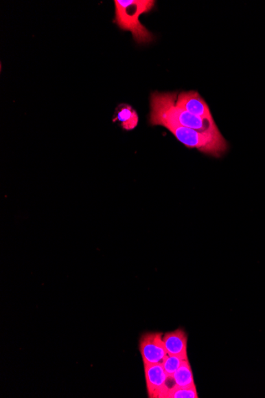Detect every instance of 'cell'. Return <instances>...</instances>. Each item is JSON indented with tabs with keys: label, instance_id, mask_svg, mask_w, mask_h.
Listing matches in <instances>:
<instances>
[{
	"label": "cell",
	"instance_id": "1",
	"mask_svg": "<svg viewBox=\"0 0 265 398\" xmlns=\"http://www.w3.org/2000/svg\"><path fill=\"white\" fill-rule=\"evenodd\" d=\"M176 93H154L151 96L150 122L156 126H179L200 132L220 135L213 118H201L176 104Z\"/></svg>",
	"mask_w": 265,
	"mask_h": 398
},
{
	"label": "cell",
	"instance_id": "2",
	"mask_svg": "<svg viewBox=\"0 0 265 398\" xmlns=\"http://www.w3.org/2000/svg\"><path fill=\"white\" fill-rule=\"evenodd\" d=\"M115 23L126 32H130L137 44L154 42V36L139 21L141 14L149 13L154 8V0H115Z\"/></svg>",
	"mask_w": 265,
	"mask_h": 398
},
{
	"label": "cell",
	"instance_id": "3",
	"mask_svg": "<svg viewBox=\"0 0 265 398\" xmlns=\"http://www.w3.org/2000/svg\"><path fill=\"white\" fill-rule=\"evenodd\" d=\"M165 127L181 144L190 149H197L216 157H221L227 150V142L222 134H211L179 126Z\"/></svg>",
	"mask_w": 265,
	"mask_h": 398
},
{
	"label": "cell",
	"instance_id": "4",
	"mask_svg": "<svg viewBox=\"0 0 265 398\" xmlns=\"http://www.w3.org/2000/svg\"><path fill=\"white\" fill-rule=\"evenodd\" d=\"M148 396L151 398H167L175 385L172 377L165 373L162 364L144 365Z\"/></svg>",
	"mask_w": 265,
	"mask_h": 398
},
{
	"label": "cell",
	"instance_id": "5",
	"mask_svg": "<svg viewBox=\"0 0 265 398\" xmlns=\"http://www.w3.org/2000/svg\"><path fill=\"white\" fill-rule=\"evenodd\" d=\"M164 334L150 333L141 336L139 341V350L142 361L146 364H162L168 353L165 348Z\"/></svg>",
	"mask_w": 265,
	"mask_h": 398
},
{
	"label": "cell",
	"instance_id": "6",
	"mask_svg": "<svg viewBox=\"0 0 265 398\" xmlns=\"http://www.w3.org/2000/svg\"><path fill=\"white\" fill-rule=\"evenodd\" d=\"M176 104L180 109L201 118H213L209 106L198 91H190L180 93L177 96Z\"/></svg>",
	"mask_w": 265,
	"mask_h": 398
},
{
	"label": "cell",
	"instance_id": "7",
	"mask_svg": "<svg viewBox=\"0 0 265 398\" xmlns=\"http://www.w3.org/2000/svg\"><path fill=\"white\" fill-rule=\"evenodd\" d=\"M165 348L169 355L187 357V336L183 329H176L163 336Z\"/></svg>",
	"mask_w": 265,
	"mask_h": 398
},
{
	"label": "cell",
	"instance_id": "8",
	"mask_svg": "<svg viewBox=\"0 0 265 398\" xmlns=\"http://www.w3.org/2000/svg\"><path fill=\"white\" fill-rule=\"evenodd\" d=\"M119 121L122 129L126 131L135 129L139 124V115L136 111L128 104H121L117 109L114 121Z\"/></svg>",
	"mask_w": 265,
	"mask_h": 398
},
{
	"label": "cell",
	"instance_id": "9",
	"mask_svg": "<svg viewBox=\"0 0 265 398\" xmlns=\"http://www.w3.org/2000/svg\"><path fill=\"white\" fill-rule=\"evenodd\" d=\"M172 377L175 382L176 386L192 387L196 386L192 366L188 360L183 362L180 368L175 372V374Z\"/></svg>",
	"mask_w": 265,
	"mask_h": 398
},
{
	"label": "cell",
	"instance_id": "10",
	"mask_svg": "<svg viewBox=\"0 0 265 398\" xmlns=\"http://www.w3.org/2000/svg\"><path fill=\"white\" fill-rule=\"evenodd\" d=\"M188 360V357L181 355H169L166 357L164 362H162V366L168 376L172 377L175 374V372L180 368L183 362Z\"/></svg>",
	"mask_w": 265,
	"mask_h": 398
},
{
	"label": "cell",
	"instance_id": "11",
	"mask_svg": "<svg viewBox=\"0 0 265 398\" xmlns=\"http://www.w3.org/2000/svg\"><path fill=\"white\" fill-rule=\"evenodd\" d=\"M196 386L173 387L167 398H198Z\"/></svg>",
	"mask_w": 265,
	"mask_h": 398
}]
</instances>
